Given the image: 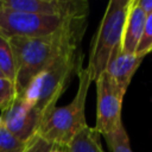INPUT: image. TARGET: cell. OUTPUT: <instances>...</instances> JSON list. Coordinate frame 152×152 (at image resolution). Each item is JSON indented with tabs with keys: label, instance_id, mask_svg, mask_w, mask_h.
<instances>
[{
	"label": "cell",
	"instance_id": "8",
	"mask_svg": "<svg viewBox=\"0 0 152 152\" xmlns=\"http://www.w3.org/2000/svg\"><path fill=\"white\" fill-rule=\"evenodd\" d=\"M40 122L38 109L20 95H17L12 102L2 108L1 124L24 142H27L37 133Z\"/></svg>",
	"mask_w": 152,
	"mask_h": 152
},
{
	"label": "cell",
	"instance_id": "3",
	"mask_svg": "<svg viewBox=\"0 0 152 152\" xmlns=\"http://www.w3.org/2000/svg\"><path fill=\"white\" fill-rule=\"evenodd\" d=\"M77 76L78 87L71 102L53 108L37 131L39 137L53 146L68 148L74 138L88 126L86 121V100L93 81L88 70L82 65L77 69Z\"/></svg>",
	"mask_w": 152,
	"mask_h": 152
},
{
	"label": "cell",
	"instance_id": "9",
	"mask_svg": "<svg viewBox=\"0 0 152 152\" xmlns=\"http://www.w3.org/2000/svg\"><path fill=\"white\" fill-rule=\"evenodd\" d=\"M144 58L145 57L142 56L135 53H126L120 50L110 58L106 72L113 80V82L124 93H126L133 75L140 66Z\"/></svg>",
	"mask_w": 152,
	"mask_h": 152
},
{
	"label": "cell",
	"instance_id": "2",
	"mask_svg": "<svg viewBox=\"0 0 152 152\" xmlns=\"http://www.w3.org/2000/svg\"><path fill=\"white\" fill-rule=\"evenodd\" d=\"M82 61L80 48L68 50L34 76L20 94L25 101L38 109L42 122L56 108L57 100L68 87L71 75L82 65Z\"/></svg>",
	"mask_w": 152,
	"mask_h": 152
},
{
	"label": "cell",
	"instance_id": "14",
	"mask_svg": "<svg viewBox=\"0 0 152 152\" xmlns=\"http://www.w3.org/2000/svg\"><path fill=\"white\" fill-rule=\"evenodd\" d=\"M26 142L19 140L2 124L0 125V152H23Z\"/></svg>",
	"mask_w": 152,
	"mask_h": 152
},
{
	"label": "cell",
	"instance_id": "22",
	"mask_svg": "<svg viewBox=\"0 0 152 152\" xmlns=\"http://www.w3.org/2000/svg\"><path fill=\"white\" fill-rule=\"evenodd\" d=\"M0 77H5V76H4V74L1 72V70H0Z\"/></svg>",
	"mask_w": 152,
	"mask_h": 152
},
{
	"label": "cell",
	"instance_id": "7",
	"mask_svg": "<svg viewBox=\"0 0 152 152\" xmlns=\"http://www.w3.org/2000/svg\"><path fill=\"white\" fill-rule=\"evenodd\" d=\"M2 8L64 18H87L89 4L86 0H4Z\"/></svg>",
	"mask_w": 152,
	"mask_h": 152
},
{
	"label": "cell",
	"instance_id": "6",
	"mask_svg": "<svg viewBox=\"0 0 152 152\" xmlns=\"http://www.w3.org/2000/svg\"><path fill=\"white\" fill-rule=\"evenodd\" d=\"M96 122L94 128L101 134L107 135L115 131L120 125L124 93L104 71L96 81Z\"/></svg>",
	"mask_w": 152,
	"mask_h": 152
},
{
	"label": "cell",
	"instance_id": "10",
	"mask_svg": "<svg viewBox=\"0 0 152 152\" xmlns=\"http://www.w3.org/2000/svg\"><path fill=\"white\" fill-rule=\"evenodd\" d=\"M146 18L147 14L144 13V11L138 6L137 0H132L124 27L122 43H121L122 52L135 53V50L144 32Z\"/></svg>",
	"mask_w": 152,
	"mask_h": 152
},
{
	"label": "cell",
	"instance_id": "5",
	"mask_svg": "<svg viewBox=\"0 0 152 152\" xmlns=\"http://www.w3.org/2000/svg\"><path fill=\"white\" fill-rule=\"evenodd\" d=\"M70 19L2 8L0 11V34L7 39L13 37H46L59 31Z\"/></svg>",
	"mask_w": 152,
	"mask_h": 152
},
{
	"label": "cell",
	"instance_id": "19",
	"mask_svg": "<svg viewBox=\"0 0 152 152\" xmlns=\"http://www.w3.org/2000/svg\"><path fill=\"white\" fill-rule=\"evenodd\" d=\"M50 152H68V148L58 147V146H53V148H52Z\"/></svg>",
	"mask_w": 152,
	"mask_h": 152
},
{
	"label": "cell",
	"instance_id": "18",
	"mask_svg": "<svg viewBox=\"0 0 152 152\" xmlns=\"http://www.w3.org/2000/svg\"><path fill=\"white\" fill-rule=\"evenodd\" d=\"M137 4L147 15L152 13V0H137Z\"/></svg>",
	"mask_w": 152,
	"mask_h": 152
},
{
	"label": "cell",
	"instance_id": "15",
	"mask_svg": "<svg viewBox=\"0 0 152 152\" xmlns=\"http://www.w3.org/2000/svg\"><path fill=\"white\" fill-rule=\"evenodd\" d=\"M150 52H152V13H150L146 18L144 32L135 50V55L145 57Z\"/></svg>",
	"mask_w": 152,
	"mask_h": 152
},
{
	"label": "cell",
	"instance_id": "20",
	"mask_svg": "<svg viewBox=\"0 0 152 152\" xmlns=\"http://www.w3.org/2000/svg\"><path fill=\"white\" fill-rule=\"evenodd\" d=\"M1 121H2V108H0V125H1Z\"/></svg>",
	"mask_w": 152,
	"mask_h": 152
},
{
	"label": "cell",
	"instance_id": "17",
	"mask_svg": "<svg viewBox=\"0 0 152 152\" xmlns=\"http://www.w3.org/2000/svg\"><path fill=\"white\" fill-rule=\"evenodd\" d=\"M53 148V145L44 140L37 133L26 142V146L23 152H50Z\"/></svg>",
	"mask_w": 152,
	"mask_h": 152
},
{
	"label": "cell",
	"instance_id": "16",
	"mask_svg": "<svg viewBox=\"0 0 152 152\" xmlns=\"http://www.w3.org/2000/svg\"><path fill=\"white\" fill-rule=\"evenodd\" d=\"M17 95L15 83L6 77H0V108H5Z\"/></svg>",
	"mask_w": 152,
	"mask_h": 152
},
{
	"label": "cell",
	"instance_id": "13",
	"mask_svg": "<svg viewBox=\"0 0 152 152\" xmlns=\"http://www.w3.org/2000/svg\"><path fill=\"white\" fill-rule=\"evenodd\" d=\"M104 140L112 152H133L124 125H120L115 131L104 135Z\"/></svg>",
	"mask_w": 152,
	"mask_h": 152
},
{
	"label": "cell",
	"instance_id": "4",
	"mask_svg": "<svg viewBox=\"0 0 152 152\" xmlns=\"http://www.w3.org/2000/svg\"><path fill=\"white\" fill-rule=\"evenodd\" d=\"M132 0H110L94 36L87 70L91 81L103 74L110 58L121 50L124 27Z\"/></svg>",
	"mask_w": 152,
	"mask_h": 152
},
{
	"label": "cell",
	"instance_id": "21",
	"mask_svg": "<svg viewBox=\"0 0 152 152\" xmlns=\"http://www.w3.org/2000/svg\"><path fill=\"white\" fill-rule=\"evenodd\" d=\"M2 6H4V0H0V11L2 10Z\"/></svg>",
	"mask_w": 152,
	"mask_h": 152
},
{
	"label": "cell",
	"instance_id": "12",
	"mask_svg": "<svg viewBox=\"0 0 152 152\" xmlns=\"http://www.w3.org/2000/svg\"><path fill=\"white\" fill-rule=\"evenodd\" d=\"M0 70L6 78L15 83L17 69L13 50L11 48L10 40L0 34Z\"/></svg>",
	"mask_w": 152,
	"mask_h": 152
},
{
	"label": "cell",
	"instance_id": "1",
	"mask_svg": "<svg viewBox=\"0 0 152 152\" xmlns=\"http://www.w3.org/2000/svg\"><path fill=\"white\" fill-rule=\"evenodd\" d=\"M86 27L87 18H71L59 31L46 37L10 38L15 61V87L18 95L25 90L34 76L57 57L68 50L80 48Z\"/></svg>",
	"mask_w": 152,
	"mask_h": 152
},
{
	"label": "cell",
	"instance_id": "11",
	"mask_svg": "<svg viewBox=\"0 0 152 152\" xmlns=\"http://www.w3.org/2000/svg\"><path fill=\"white\" fill-rule=\"evenodd\" d=\"M100 135L94 127H84L68 146V152H104Z\"/></svg>",
	"mask_w": 152,
	"mask_h": 152
}]
</instances>
